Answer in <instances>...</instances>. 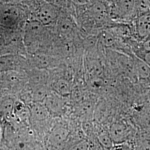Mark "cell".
Returning a JSON list of instances; mask_svg holds the SVG:
<instances>
[{"mask_svg":"<svg viewBox=\"0 0 150 150\" xmlns=\"http://www.w3.org/2000/svg\"><path fill=\"white\" fill-rule=\"evenodd\" d=\"M89 7L87 10V14L90 18L97 24H102L106 21L108 11L103 2H96Z\"/></svg>","mask_w":150,"mask_h":150,"instance_id":"cell-7","label":"cell"},{"mask_svg":"<svg viewBox=\"0 0 150 150\" xmlns=\"http://www.w3.org/2000/svg\"><path fill=\"white\" fill-rule=\"evenodd\" d=\"M42 103L52 116L60 117L67 110V98L61 96L51 91Z\"/></svg>","mask_w":150,"mask_h":150,"instance_id":"cell-4","label":"cell"},{"mask_svg":"<svg viewBox=\"0 0 150 150\" xmlns=\"http://www.w3.org/2000/svg\"><path fill=\"white\" fill-rule=\"evenodd\" d=\"M90 150V149H89V150Z\"/></svg>","mask_w":150,"mask_h":150,"instance_id":"cell-21","label":"cell"},{"mask_svg":"<svg viewBox=\"0 0 150 150\" xmlns=\"http://www.w3.org/2000/svg\"><path fill=\"white\" fill-rule=\"evenodd\" d=\"M150 66V52H145L142 59H141Z\"/></svg>","mask_w":150,"mask_h":150,"instance_id":"cell-19","label":"cell"},{"mask_svg":"<svg viewBox=\"0 0 150 150\" xmlns=\"http://www.w3.org/2000/svg\"><path fill=\"white\" fill-rule=\"evenodd\" d=\"M8 47L7 44H6L4 38L0 36V56L8 54L7 52L9 51Z\"/></svg>","mask_w":150,"mask_h":150,"instance_id":"cell-16","label":"cell"},{"mask_svg":"<svg viewBox=\"0 0 150 150\" xmlns=\"http://www.w3.org/2000/svg\"><path fill=\"white\" fill-rule=\"evenodd\" d=\"M89 144L88 142L82 140L81 141L76 145L73 146L69 150H88Z\"/></svg>","mask_w":150,"mask_h":150,"instance_id":"cell-15","label":"cell"},{"mask_svg":"<svg viewBox=\"0 0 150 150\" xmlns=\"http://www.w3.org/2000/svg\"><path fill=\"white\" fill-rule=\"evenodd\" d=\"M134 69L139 78L146 79L150 77V66L139 57H135Z\"/></svg>","mask_w":150,"mask_h":150,"instance_id":"cell-10","label":"cell"},{"mask_svg":"<svg viewBox=\"0 0 150 150\" xmlns=\"http://www.w3.org/2000/svg\"><path fill=\"white\" fill-rule=\"evenodd\" d=\"M142 48L145 52H150V38L146 39L142 44Z\"/></svg>","mask_w":150,"mask_h":150,"instance_id":"cell-18","label":"cell"},{"mask_svg":"<svg viewBox=\"0 0 150 150\" xmlns=\"http://www.w3.org/2000/svg\"><path fill=\"white\" fill-rule=\"evenodd\" d=\"M30 69L27 56L7 54L0 56V74L9 72H27Z\"/></svg>","mask_w":150,"mask_h":150,"instance_id":"cell-3","label":"cell"},{"mask_svg":"<svg viewBox=\"0 0 150 150\" xmlns=\"http://www.w3.org/2000/svg\"><path fill=\"white\" fill-rule=\"evenodd\" d=\"M27 4L30 10V19L35 20L46 27L56 25L61 12L57 2L28 1Z\"/></svg>","mask_w":150,"mask_h":150,"instance_id":"cell-2","label":"cell"},{"mask_svg":"<svg viewBox=\"0 0 150 150\" xmlns=\"http://www.w3.org/2000/svg\"><path fill=\"white\" fill-rule=\"evenodd\" d=\"M30 11L27 2L0 5V25L10 30H23L30 19Z\"/></svg>","mask_w":150,"mask_h":150,"instance_id":"cell-1","label":"cell"},{"mask_svg":"<svg viewBox=\"0 0 150 150\" xmlns=\"http://www.w3.org/2000/svg\"><path fill=\"white\" fill-rule=\"evenodd\" d=\"M30 111V123L40 127L47 125L52 116L42 103H33L29 107Z\"/></svg>","mask_w":150,"mask_h":150,"instance_id":"cell-5","label":"cell"},{"mask_svg":"<svg viewBox=\"0 0 150 150\" xmlns=\"http://www.w3.org/2000/svg\"><path fill=\"white\" fill-rule=\"evenodd\" d=\"M111 150H134L132 146L128 143H123L121 144L115 145Z\"/></svg>","mask_w":150,"mask_h":150,"instance_id":"cell-17","label":"cell"},{"mask_svg":"<svg viewBox=\"0 0 150 150\" xmlns=\"http://www.w3.org/2000/svg\"><path fill=\"white\" fill-rule=\"evenodd\" d=\"M15 101L12 98H6L0 103V112L5 116H10L13 114Z\"/></svg>","mask_w":150,"mask_h":150,"instance_id":"cell-11","label":"cell"},{"mask_svg":"<svg viewBox=\"0 0 150 150\" xmlns=\"http://www.w3.org/2000/svg\"><path fill=\"white\" fill-rule=\"evenodd\" d=\"M22 146H18L20 150H41V147L38 144L31 142H23Z\"/></svg>","mask_w":150,"mask_h":150,"instance_id":"cell-14","label":"cell"},{"mask_svg":"<svg viewBox=\"0 0 150 150\" xmlns=\"http://www.w3.org/2000/svg\"><path fill=\"white\" fill-rule=\"evenodd\" d=\"M69 136V131L62 125L55 126L48 136V143L54 147H59L64 143Z\"/></svg>","mask_w":150,"mask_h":150,"instance_id":"cell-8","label":"cell"},{"mask_svg":"<svg viewBox=\"0 0 150 150\" xmlns=\"http://www.w3.org/2000/svg\"><path fill=\"white\" fill-rule=\"evenodd\" d=\"M136 30L137 36L141 40H145L150 38V11L137 17L136 21Z\"/></svg>","mask_w":150,"mask_h":150,"instance_id":"cell-9","label":"cell"},{"mask_svg":"<svg viewBox=\"0 0 150 150\" xmlns=\"http://www.w3.org/2000/svg\"><path fill=\"white\" fill-rule=\"evenodd\" d=\"M109 134L114 145H118L127 143L130 131L124 123H115L111 126Z\"/></svg>","mask_w":150,"mask_h":150,"instance_id":"cell-6","label":"cell"},{"mask_svg":"<svg viewBox=\"0 0 150 150\" xmlns=\"http://www.w3.org/2000/svg\"><path fill=\"white\" fill-rule=\"evenodd\" d=\"M100 40L106 47H110L115 43V39L112 34L107 31H103L101 33Z\"/></svg>","mask_w":150,"mask_h":150,"instance_id":"cell-13","label":"cell"},{"mask_svg":"<svg viewBox=\"0 0 150 150\" xmlns=\"http://www.w3.org/2000/svg\"><path fill=\"white\" fill-rule=\"evenodd\" d=\"M98 142L106 150H111L114 146L112 139L109 132L102 131L97 136Z\"/></svg>","mask_w":150,"mask_h":150,"instance_id":"cell-12","label":"cell"},{"mask_svg":"<svg viewBox=\"0 0 150 150\" xmlns=\"http://www.w3.org/2000/svg\"></svg>","mask_w":150,"mask_h":150,"instance_id":"cell-20","label":"cell"}]
</instances>
